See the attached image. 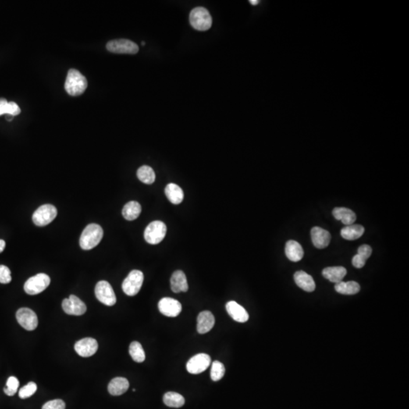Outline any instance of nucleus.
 <instances>
[{
    "mask_svg": "<svg viewBox=\"0 0 409 409\" xmlns=\"http://www.w3.org/2000/svg\"><path fill=\"white\" fill-rule=\"evenodd\" d=\"M87 79L80 72L76 69L68 71L65 88L69 95L74 97L81 95L87 89Z\"/></svg>",
    "mask_w": 409,
    "mask_h": 409,
    "instance_id": "nucleus-1",
    "label": "nucleus"
},
{
    "mask_svg": "<svg viewBox=\"0 0 409 409\" xmlns=\"http://www.w3.org/2000/svg\"><path fill=\"white\" fill-rule=\"evenodd\" d=\"M103 236V230L97 224H90L83 230L80 238V246L83 250L94 248L101 241Z\"/></svg>",
    "mask_w": 409,
    "mask_h": 409,
    "instance_id": "nucleus-2",
    "label": "nucleus"
},
{
    "mask_svg": "<svg viewBox=\"0 0 409 409\" xmlns=\"http://www.w3.org/2000/svg\"><path fill=\"white\" fill-rule=\"evenodd\" d=\"M190 22L192 27L200 31H205L211 28L212 18L206 8L197 7L190 14Z\"/></svg>",
    "mask_w": 409,
    "mask_h": 409,
    "instance_id": "nucleus-3",
    "label": "nucleus"
},
{
    "mask_svg": "<svg viewBox=\"0 0 409 409\" xmlns=\"http://www.w3.org/2000/svg\"><path fill=\"white\" fill-rule=\"evenodd\" d=\"M166 232L167 227L164 222L160 221H153L145 230V240L150 244H158L164 240Z\"/></svg>",
    "mask_w": 409,
    "mask_h": 409,
    "instance_id": "nucleus-4",
    "label": "nucleus"
},
{
    "mask_svg": "<svg viewBox=\"0 0 409 409\" xmlns=\"http://www.w3.org/2000/svg\"><path fill=\"white\" fill-rule=\"evenodd\" d=\"M143 280L144 276L142 271L138 270L130 271L122 283V289L125 294L129 296L137 294L141 289Z\"/></svg>",
    "mask_w": 409,
    "mask_h": 409,
    "instance_id": "nucleus-5",
    "label": "nucleus"
},
{
    "mask_svg": "<svg viewBox=\"0 0 409 409\" xmlns=\"http://www.w3.org/2000/svg\"><path fill=\"white\" fill-rule=\"evenodd\" d=\"M50 283V277L44 273H40L29 278L25 283L24 289L27 294L37 295L44 291Z\"/></svg>",
    "mask_w": 409,
    "mask_h": 409,
    "instance_id": "nucleus-6",
    "label": "nucleus"
},
{
    "mask_svg": "<svg viewBox=\"0 0 409 409\" xmlns=\"http://www.w3.org/2000/svg\"><path fill=\"white\" fill-rule=\"evenodd\" d=\"M56 215V208L52 204H46L36 210L32 218L37 226L44 227L51 223Z\"/></svg>",
    "mask_w": 409,
    "mask_h": 409,
    "instance_id": "nucleus-7",
    "label": "nucleus"
},
{
    "mask_svg": "<svg viewBox=\"0 0 409 409\" xmlns=\"http://www.w3.org/2000/svg\"><path fill=\"white\" fill-rule=\"evenodd\" d=\"M97 300L105 306H112L116 303V296L112 286L105 281H100L95 288Z\"/></svg>",
    "mask_w": 409,
    "mask_h": 409,
    "instance_id": "nucleus-8",
    "label": "nucleus"
},
{
    "mask_svg": "<svg viewBox=\"0 0 409 409\" xmlns=\"http://www.w3.org/2000/svg\"><path fill=\"white\" fill-rule=\"evenodd\" d=\"M106 48L109 52L117 54H136L139 51L137 44L125 39L109 41L107 44Z\"/></svg>",
    "mask_w": 409,
    "mask_h": 409,
    "instance_id": "nucleus-9",
    "label": "nucleus"
},
{
    "mask_svg": "<svg viewBox=\"0 0 409 409\" xmlns=\"http://www.w3.org/2000/svg\"><path fill=\"white\" fill-rule=\"evenodd\" d=\"M211 364V357L205 353L196 355L186 363V370L192 374H199L205 371Z\"/></svg>",
    "mask_w": 409,
    "mask_h": 409,
    "instance_id": "nucleus-10",
    "label": "nucleus"
},
{
    "mask_svg": "<svg viewBox=\"0 0 409 409\" xmlns=\"http://www.w3.org/2000/svg\"><path fill=\"white\" fill-rule=\"evenodd\" d=\"M16 318L19 325L27 331H33L38 325L37 314L28 308H22L18 310Z\"/></svg>",
    "mask_w": 409,
    "mask_h": 409,
    "instance_id": "nucleus-11",
    "label": "nucleus"
},
{
    "mask_svg": "<svg viewBox=\"0 0 409 409\" xmlns=\"http://www.w3.org/2000/svg\"><path fill=\"white\" fill-rule=\"evenodd\" d=\"M62 308L66 314L80 316L87 311V306L75 295H71L62 302Z\"/></svg>",
    "mask_w": 409,
    "mask_h": 409,
    "instance_id": "nucleus-12",
    "label": "nucleus"
},
{
    "mask_svg": "<svg viewBox=\"0 0 409 409\" xmlns=\"http://www.w3.org/2000/svg\"><path fill=\"white\" fill-rule=\"evenodd\" d=\"M158 309L165 316L175 318L181 312L182 306L180 302L173 298L165 297L158 303Z\"/></svg>",
    "mask_w": 409,
    "mask_h": 409,
    "instance_id": "nucleus-13",
    "label": "nucleus"
},
{
    "mask_svg": "<svg viewBox=\"0 0 409 409\" xmlns=\"http://www.w3.org/2000/svg\"><path fill=\"white\" fill-rule=\"evenodd\" d=\"M75 349L76 353L81 357H90L97 353L98 343L93 338H84L75 343Z\"/></svg>",
    "mask_w": 409,
    "mask_h": 409,
    "instance_id": "nucleus-14",
    "label": "nucleus"
},
{
    "mask_svg": "<svg viewBox=\"0 0 409 409\" xmlns=\"http://www.w3.org/2000/svg\"><path fill=\"white\" fill-rule=\"evenodd\" d=\"M313 244L318 249H325L329 246L331 240V233L319 227H314L311 230Z\"/></svg>",
    "mask_w": 409,
    "mask_h": 409,
    "instance_id": "nucleus-15",
    "label": "nucleus"
},
{
    "mask_svg": "<svg viewBox=\"0 0 409 409\" xmlns=\"http://www.w3.org/2000/svg\"><path fill=\"white\" fill-rule=\"evenodd\" d=\"M226 310L230 316L237 322H246L250 318L248 312L243 306L238 304L235 301L228 302L226 305Z\"/></svg>",
    "mask_w": 409,
    "mask_h": 409,
    "instance_id": "nucleus-16",
    "label": "nucleus"
},
{
    "mask_svg": "<svg viewBox=\"0 0 409 409\" xmlns=\"http://www.w3.org/2000/svg\"><path fill=\"white\" fill-rule=\"evenodd\" d=\"M215 317L209 311H202L197 318V331L199 333L204 334L208 333L215 325Z\"/></svg>",
    "mask_w": 409,
    "mask_h": 409,
    "instance_id": "nucleus-17",
    "label": "nucleus"
},
{
    "mask_svg": "<svg viewBox=\"0 0 409 409\" xmlns=\"http://www.w3.org/2000/svg\"><path fill=\"white\" fill-rule=\"evenodd\" d=\"M295 282L299 287L306 292H313L316 285L311 275L303 271H297L294 275Z\"/></svg>",
    "mask_w": 409,
    "mask_h": 409,
    "instance_id": "nucleus-18",
    "label": "nucleus"
},
{
    "mask_svg": "<svg viewBox=\"0 0 409 409\" xmlns=\"http://www.w3.org/2000/svg\"><path fill=\"white\" fill-rule=\"evenodd\" d=\"M171 288L174 293L186 292L188 290V283L186 275L182 271H176L171 278Z\"/></svg>",
    "mask_w": 409,
    "mask_h": 409,
    "instance_id": "nucleus-19",
    "label": "nucleus"
},
{
    "mask_svg": "<svg viewBox=\"0 0 409 409\" xmlns=\"http://www.w3.org/2000/svg\"><path fill=\"white\" fill-rule=\"evenodd\" d=\"M285 253L286 257L294 262L300 261L304 256V251L301 245L295 240H289L286 243Z\"/></svg>",
    "mask_w": 409,
    "mask_h": 409,
    "instance_id": "nucleus-20",
    "label": "nucleus"
},
{
    "mask_svg": "<svg viewBox=\"0 0 409 409\" xmlns=\"http://www.w3.org/2000/svg\"><path fill=\"white\" fill-rule=\"evenodd\" d=\"M347 274V271L344 267H328L323 270L322 275L326 279L329 280L332 283H339Z\"/></svg>",
    "mask_w": 409,
    "mask_h": 409,
    "instance_id": "nucleus-21",
    "label": "nucleus"
},
{
    "mask_svg": "<svg viewBox=\"0 0 409 409\" xmlns=\"http://www.w3.org/2000/svg\"><path fill=\"white\" fill-rule=\"evenodd\" d=\"M129 388V382L125 378H115L110 381L108 390L112 396H121L126 393Z\"/></svg>",
    "mask_w": 409,
    "mask_h": 409,
    "instance_id": "nucleus-22",
    "label": "nucleus"
},
{
    "mask_svg": "<svg viewBox=\"0 0 409 409\" xmlns=\"http://www.w3.org/2000/svg\"><path fill=\"white\" fill-rule=\"evenodd\" d=\"M333 215L336 220L341 221L346 226L353 225L356 220L354 211L344 207H338L333 210Z\"/></svg>",
    "mask_w": 409,
    "mask_h": 409,
    "instance_id": "nucleus-23",
    "label": "nucleus"
},
{
    "mask_svg": "<svg viewBox=\"0 0 409 409\" xmlns=\"http://www.w3.org/2000/svg\"><path fill=\"white\" fill-rule=\"evenodd\" d=\"M165 193L167 198L172 204H180L183 202L184 197L183 190L175 183H169L167 185Z\"/></svg>",
    "mask_w": 409,
    "mask_h": 409,
    "instance_id": "nucleus-24",
    "label": "nucleus"
},
{
    "mask_svg": "<svg viewBox=\"0 0 409 409\" xmlns=\"http://www.w3.org/2000/svg\"><path fill=\"white\" fill-rule=\"evenodd\" d=\"M364 233V227L359 225H351L341 230V236L346 240H356Z\"/></svg>",
    "mask_w": 409,
    "mask_h": 409,
    "instance_id": "nucleus-25",
    "label": "nucleus"
},
{
    "mask_svg": "<svg viewBox=\"0 0 409 409\" xmlns=\"http://www.w3.org/2000/svg\"><path fill=\"white\" fill-rule=\"evenodd\" d=\"M141 211L140 203L135 201L129 202L124 206L122 215L128 221H133L140 216Z\"/></svg>",
    "mask_w": 409,
    "mask_h": 409,
    "instance_id": "nucleus-26",
    "label": "nucleus"
},
{
    "mask_svg": "<svg viewBox=\"0 0 409 409\" xmlns=\"http://www.w3.org/2000/svg\"><path fill=\"white\" fill-rule=\"evenodd\" d=\"M360 285L355 281H348L336 283L335 289L337 293L343 295H354L360 291Z\"/></svg>",
    "mask_w": 409,
    "mask_h": 409,
    "instance_id": "nucleus-27",
    "label": "nucleus"
},
{
    "mask_svg": "<svg viewBox=\"0 0 409 409\" xmlns=\"http://www.w3.org/2000/svg\"><path fill=\"white\" fill-rule=\"evenodd\" d=\"M163 402L171 408H180L184 405L185 399L182 395L175 392H168L164 395Z\"/></svg>",
    "mask_w": 409,
    "mask_h": 409,
    "instance_id": "nucleus-28",
    "label": "nucleus"
},
{
    "mask_svg": "<svg viewBox=\"0 0 409 409\" xmlns=\"http://www.w3.org/2000/svg\"><path fill=\"white\" fill-rule=\"evenodd\" d=\"M137 178L140 181L146 184H152L155 182V172L151 167L143 165L137 171Z\"/></svg>",
    "mask_w": 409,
    "mask_h": 409,
    "instance_id": "nucleus-29",
    "label": "nucleus"
},
{
    "mask_svg": "<svg viewBox=\"0 0 409 409\" xmlns=\"http://www.w3.org/2000/svg\"><path fill=\"white\" fill-rule=\"evenodd\" d=\"M129 353H130V356H131L133 361H136V362L142 363L146 359V355H145L143 346L139 342L134 341L133 343H130Z\"/></svg>",
    "mask_w": 409,
    "mask_h": 409,
    "instance_id": "nucleus-30",
    "label": "nucleus"
},
{
    "mask_svg": "<svg viewBox=\"0 0 409 409\" xmlns=\"http://www.w3.org/2000/svg\"><path fill=\"white\" fill-rule=\"evenodd\" d=\"M211 378L213 381H218L223 378L225 374V368L223 363L215 361L211 364Z\"/></svg>",
    "mask_w": 409,
    "mask_h": 409,
    "instance_id": "nucleus-31",
    "label": "nucleus"
},
{
    "mask_svg": "<svg viewBox=\"0 0 409 409\" xmlns=\"http://www.w3.org/2000/svg\"><path fill=\"white\" fill-rule=\"evenodd\" d=\"M19 386V380L17 379L15 377H10L7 381L6 386L4 388V392L7 396H14L17 393Z\"/></svg>",
    "mask_w": 409,
    "mask_h": 409,
    "instance_id": "nucleus-32",
    "label": "nucleus"
},
{
    "mask_svg": "<svg viewBox=\"0 0 409 409\" xmlns=\"http://www.w3.org/2000/svg\"><path fill=\"white\" fill-rule=\"evenodd\" d=\"M37 389V386L35 383L30 382L27 385L24 386L22 389L19 390V397L22 399H27L33 396L36 393Z\"/></svg>",
    "mask_w": 409,
    "mask_h": 409,
    "instance_id": "nucleus-33",
    "label": "nucleus"
},
{
    "mask_svg": "<svg viewBox=\"0 0 409 409\" xmlns=\"http://www.w3.org/2000/svg\"><path fill=\"white\" fill-rule=\"evenodd\" d=\"M11 281L12 277L10 269L5 265H0V283L6 284L10 283Z\"/></svg>",
    "mask_w": 409,
    "mask_h": 409,
    "instance_id": "nucleus-34",
    "label": "nucleus"
},
{
    "mask_svg": "<svg viewBox=\"0 0 409 409\" xmlns=\"http://www.w3.org/2000/svg\"><path fill=\"white\" fill-rule=\"evenodd\" d=\"M42 409H65V403L62 399H54L45 403Z\"/></svg>",
    "mask_w": 409,
    "mask_h": 409,
    "instance_id": "nucleus-35",
    "label": "nucleus"
},
{
    "mask_svg": "<svg viewBox=\"0 0 409 409\" xmlns=\"http://www.w3.org/2000/svg\"><path fill=\"white\" fill-rule=\"evenodd\" d=\"M21 113V108L14 102H8L6 108V115H11L12 116L19 115Z\"/></svg>",
    "mask_w": 409,
    "mask_h": 409,
    "instance_id": "nucleus-36",
    "label": "nucleus"
},
{
    "mask_svg": "<svg viewBox=\"0 0 409 409\" xmlns=\"http://www.w3.org/2000/svg\"><path fill=\"white\" fill-rule=\"evenodd\" d=\"M367 260L368 259H366L361 255L357 254L353 257L352 262H353V266L356 267V268H361L365 265Z\"/></svg>",
    "mask_w": 409,
    "mask_h": 409,
    "instance_id": "nucleus-37",
    "label": "nucleus"
},
{
    "mask_svg": "<svg viewBox=\"0 0 409 409\" xmlns=\"http://www.w3.org/2000/svg\"><path fill=\"white\" fill-rule=\"evenodd\" d=\"M371 253H372V249L368 245H362L358 250V254L361 255L366 259H368L371 256Z\"/></svg>",
    "mask_w": 409,
    "mask_h": 409,
    "instance_id": "nucleus-38",
    "label": "nucleus"
},
{
    "mask_svg": "<svg viewBox=\"0 0 409 409\" xmlns=\"http://www.w3.org/2000/svg\"><path fill=\"white\" fill-rule=\"evenodd\" d=\"M8 102L5 99H0V116L4 114H6L7 105Z\"/></svg>",
    "mask_w": 409,
    "mask_h": 409,
    "instance_id": "nucleus-39",
    "label": "nucleus"
},
{
    "mask_svg": "<svg viewBox=\"0 0 409 409\" xmlns=\"http://www.w3.org/2000/svg\"><path fill=\"white\" fill-rule=\"evenodd\" d=\"M5 247V242L3 240H0V253H2Z\"/></svg>",
    "mask_w": 409,
    "mask_h": 409,
    "instance_id": "nucleus-40",
    "label": "nucleus"
},
{
    "mask_svg": "<svg viewBox=\"0 0 409 409\" xmlns=\"http://www.w3.org/2000/svg\"><path fill=\"white\" fill-rule=\"evenodd\" d=\"M12 118H13V116H12V115H6V118H6L7 121H12Z\"/></svg>",
    "mask_w": 409,
    "mask_h": 409,
    "instance_id": "nucleus-41",
    "label": "nucleus"
},
{
    "mask_svg": "<svg viewBox=\"0 0 409 409\" xmlns=\"http://www.w3.org/2000/svg\"><path fill=\"white\" fill-rule=\"evenodd\" d=\"M252 5H257L258 3V1H250Z\"/></svg>",
    "mask_w": 409,
    "mask_h": 409,
    "instance_id": "nucleus-42",
    "label": "nucleus"
},
{
    "mask_svg": "<svg viewBox=\"0 0 409 409\" xmlns=\"http://www.w3.org/2000/svg\"><path fill=\"white\" fill-rule=\"evenodd\" d=\"M141 44L143 46H145V44H146V43H145V42H142Z\"/></svg>",
    "mask_w": 409,
    "mask_h": 409,
    "instance_id": "nucleus-43",
    "label": "nucleus"
}]
</instances>
